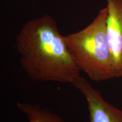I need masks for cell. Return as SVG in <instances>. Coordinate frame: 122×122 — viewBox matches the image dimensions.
Instances as JSON below:
<instances>
[{
	"label": "cell",
	"instance_id": "obj_1",
	"mask_svg": "<svg viewBox=\"0 0 122 122\" xmlns=\"http://www.w3.org/2000/svg\"><path fill=\"white\" fill-rule=\"evenodd\" d=\"M16 48L21 67L32 80L72 84L80 76L64 36L49 15L25 22L16 37Z\"/></svg>",
	"mask_w": 122,
	"mask_h": 122
},
{
	"label": "cell",
	"instance_id": "obj_2",
	"mask_svg": "<svg viewBox=\"0 0 122 122\" xmlns=\"http://www.w3.org/2000/svg\"><path fill=\"white\" fill-rule=\"evenodd\" d=\"M107 7L102 9L86 27L64 36L79 69L95 81L115 78L107 37Z\"/></svg>",
	"mask_w": 122,
	"mask_h": 122
},
{
	"label": "cell",
	"instance_id": "obj_3",
	"mask_svg": "<svg viewBox=\"0 0 122 122\" xmlns=\"http://www.w3.org/2000/svg\"><path fill=\"white\" fill-rule=\"evenodd\" d=\"M72 85L86 100L89 122H122V110L106 101L87 80L80 76Z\"/></svg>",
	"mask_w": 122,
	"mask_h": 122
},
{
	"label": "cell",
	"instance_id": "obj_4",
	"mask_svg": "<svg viewBox=\"0 0 122 122\" xmlns=\"http://www.w3.org/2000/svg\"><path fill=\"white\" fill-rule=\"evenodd\" d=\"M107 37L115 78L122 77V0H106Z\"/></svg>",
	"mask_w": 122,
	"mask_h": 122
},
{
	"label": "cell",
	"instance_id": "obj_5",
	"mask_svg": "<svg viewBox=\"0 0 122 122\" xmlns=\"http://www.w3.org/2000/svg\"><path fill=\"white\" fill-rule=\"evenodd\" d=\"M16 107L28 118L29 122H65L63 119L39 105L18 102Z\"/></svg>",
	"mask_w": 122,
	"mask_h": 122
}]
</instances>
